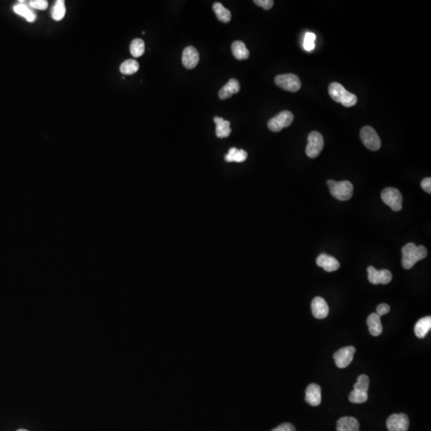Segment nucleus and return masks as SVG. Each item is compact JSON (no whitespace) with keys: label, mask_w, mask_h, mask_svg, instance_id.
<instances>
[{"label":"nucleus","mask_w":431,"mask_h":431,"mask_svg":"<svg viewBox=\"0 0 431 431\" xmlns=\"http://www.w3.org/2000/svg\"><path fill=\"white\" fill-rule=\"evenodd\" d=\"M431 328V316H427V317L422 318L419 319V321L417 322L414 327V333L416 335L417 337L419 339H423L427 336V333L429 332Z\"/></svg>","instance_id":"obj_20"},{"label":"nucleus","mask_w":431,"mask_h":431,"mask_svg":"<svg viewBox=\"0 0 431 431\" xmlns=\"http://www.w3.org/2000/svg\"><path fill=\"white\" fill-rule=\"evenodd\" d=\"M31 7L37 10H46L48 6V2L46 0H31L29 2Z\"/></svg>","instance_id":"obj_31"},{"label":"nucleus","mask_w":431,"mask_h":431,"mask_svg":"<svg viewBox=\"0 0 431 431\" xmlns=\"http://www.w3.org/2000/svg\"><path fill=\"white\" fill-rule=\"evenodd\" d=\"M368 280L373 284H387L392 279L391 272L387 269L377 270L374 267L370 266L368 268Z\"/></svg>","instance_id":"obj_11"},{"label":"nucleus","mask_w":431,"mask_h":431,"mask_svg":"<svg viewBox=\"0 0 431 431\" xmlns=\"http://www.w3.org/2000/svg\"><path fill=\"white\" fill-rule=\"evenodd\" d=\"M368 325L369 332L373 336H378L382 334L383 326L381 323V318L377 313H372L368 318Z\"/></svg>","instance_id":"obj_19"},{"label":"nucleus","mask_w":431,"mask_h":431,"mask_svg":"<svg viewBox=\"0 0 431 431\" xmlns=\"http://www.w3.org/2000/svg\"><path fill=\"white\" fill-rule=\"evenodd\" d=\"M216 124V135L219 138H228L230 135L232 129L230 128V122L224 120L220 117L214 118Z\"/></svg>","instance_id":"obj_17"},{"label":"nucleus","mask_w":431,"mask_h":431,"mask_svg":"<svg viewBox=\"0 0 431 431\" xmlns=\"http://www.w3.org/2000/svg\"><path fill=\"white\" fill-rule=\"evenodd\" d=\"M331 194L339 201H348L353 195V185L348 181L335 182L328 180L327 182Z\"/></svg>","instance_id":"obj_3"},{"label":"nucleus","mask_w":431,"mask_h":431,"mask_svg":"<svg viewBox=\"0 0 431 431\" xmlns=\"http://www.w3.org/2000/svg\"><path fill=\"white\" fill-rule=\"evenodd\" d=\"M254 3L268 11L273 7L274 2L273 0H255Z\"/></svg>","instance_id":"obj_32"},{"label":"nucleus","mask_w":431,"mask_h":431,"mask_svg":"<svg viewBox=\"0 0 431 431\" xmlns=\"http://www.w3.org/2000/svg\"><path fill=\"white\" fill-rule=\"evenodd\" d=\"M360 138L364 146L371 151H377L381 147V140L373 127L366 125L360 131Z\"/></svg>","instance_id":"obj_4"},{"label":"nucleus","mask_w":431,"mask_h":431,"mask_svg":"<svg viewBox=\"0 0 431 431\" xmlns=\"http://www.w3.org/2000/svg\"><path fill=\"white\" fill-rule=\"evenodd\" d=\"M139 70V63L134 60H128L123 62L120 66V71L125 75L135 74Z\"/></svg>","instance_id":"obj_25"},{"label":"nucleus","mask_w":431,"mask_h":431,"mask_svg":"<svg viewBox=\"0 0 431 431\" xmlns=\"http://www.w3.org/2000/svg\"><path fill=\"white\" fill-rule=\"evenodd\" d=\"M232 52L237 60H246L249 57V51L241 41H236L232 44Z\"/></svg>","instance_id":"obj_21"},{"label":"nucleus","mask_w":431,"mask_h":431,"mask_svg":"<svg viewBox=\"0 0 431 431\" xmlns=\"http://www.w3.org/2000/svg\"><path fill=\"white\" fill-rule=\"evenodd\" d=\"M315 34L311 32H307L304 41V48L307 51H311L315 48Z\"/></svg>","instance_id":"obj_30"},{"label":"nucleus","mask_w":431,"mask_h":431,"mask_svg":"<svg viewBox=\"0 0 431 431\" xmlns=\"http://www.w3.org/2000/svg\"><path fill=\"white\" fill-rule=\"evenodd\" d=\"M13 9L16 14L20 15L22 17L25 18L29 23H33L37 19L35 14L33 12L31 9L29 8L24 3H17L14 6Z\"/></svg>","instance_id":"obj_23"},{"label":"nucleus","mask_w":431,"mask_h":431,"mask_svg":"<svg viewBox=\"0 0 431 431\" xmlns=\"http://www.w3.org/2000/svg\"><path fill=\"white\" fill-rule=\"evenodd\" d=\"M316 264L318 266L323 268L326 272L332 273L338 270L340 267V264L336 258L328 256L327 254H321L316 259Z\"/></svg>","instance_id":"obj_14"},{"label":"nucleus","mask_w":431,"mask_h":431,"mask_svg":"<svg viewBox=\"0 0 431 431\" xmlns=\"http://www.w3.org/2000/svg\"><path fill=\"white\" fill-rule=\"evenodd\" d=\"M276 84L284 91L297 92L301 87V82L297 75L294 74H280L275 78Z\"/></svg>","instance_id":"obj_7"},{"label":"nucleus","mask_w":431,"mask_h":431,"mask_svg":"<svg viewBox=\"0 0 431 431\" xmlns=\"http://www.w3.org/2000/svg\"><path fill=\"white\" fill-rule=\"evenodd\" d=\"M323 146L324 141L321 133L317 131H311L308 138V145L305 150L307 156L311 158L317 157L323 150Z\"/></svg>","instance_id":"obj_5"},{"label":"nucleus","mask_w":431,"mask_h":431,"mask_svg":"<svg viewBox=\"0 0 431 431\" xmlns=\"http://www.w3.org/2000/svg\"><path fill=\"white\" fill-rule=\"evenodd\" d=\"M401 264L405 269H412L414 264L427 257V250L424 246H416L415 244H406L401 248Z\"/></svg>","instance_id":"obj_1"},{"label":"nucleus","mask_w":431,"mask_h":431,"mask_svg":"<svg viewBox=\"0 0 431 431\" xmlns=\"http://www.w3.org/2000/svg\"><path fill=\"white\" fill-rule=\"evenodd\" d=\"M355 347L349 346L343 347L336 351L333 355L336 364L339 368H347L349 364L353 360L354 355L355 353Z\"/></svg>","instance_id":"obj_10"},{"label":"nucleus","mask_w":431,"mask_h":431,"mask_svg":"<svg viewBox=\"0 0 431 431\" xmlns=\"http://www.w3.org/2000/svg\"><path fill=\"white\" fill-rule=\"evenodd\" d=\"M359 431V422L353 417H342L337 422V431Z\"/></svg>","instance_id":"obj_18"},{"label":"nucleus","mask_w":431,"mask_h":431,"mask_svg":"<svg viewBox=\"0 0 431 431\" xmlns=\"http://www.w3.org/2000/svg\"><path fill=\"white\" fill-rule=\"evenodd\" d=\"M381 197L383 202L390 206L393 211L398 212L401 210L402 196L397 188L391 187L385 188L381 193Z\"/></svg>","instance_id":"obj_6"},{"label":"nucleus","mask_w":431,"mask_h":431,"mask_svg":"<svg viewBox=\"0 0 431 431\" xmlns=\"http://www.w3.org/2000/svg\"><path fill=\"white\" fill-rule=\"evenodd\" d=\"M272 431H296V428L291 423H283Z\"/></svg>","instance_id":"obj_34"},{"label":"nucleus","mask_w":431,"mask_h":431,"mask_svg":"<svg viewBox=\"0 0 431 431\" xmlns=\"http://www.w3.org/2000/svg\"><path fill=\"white\" fill-rule=\"evenodd\" d=\"M368 400V392H364L359 390L354 389L349 395V400L352 403H364Z\"/></svg>","instance_id":"obj_28"},{"label":"nucleus","mask_w":431,"mask_h":431,"mask_svg":"<svg viewBox=\"0 0 431 431\" xmlns=\"http://www.w3.org/2000/svg\"><path fill=\"white\" fill-rule=\"evenodd\" d=\"M240 83L237 79L231 78L224 87L219 91V97L220 99L224 100L232 97L233 94L238 93L240 91Z\"/></svg>","instance_id":"obj_16"},{"label":"nucleus","mask_w":431,"mask_h":431,"mask_svg":"<svg viewBox=\"0 0 431 431\" xmlns=\"http://www.w3.org/2000/svg\"><path fill=\"white\" fill-rule=\"evenodd\" d=\"M200 60V55L197 49L193 47H187L182 53V64L188 70L196 67Z\"/></svg>","instance_id":"obj_12"},{"label":"nucleus","mask_w":431,"mask_h":431,"mask_svg":"<svg viewBox=\"0 0 431 431\" xmlns=\"http://www.w3.org/2000/svg\"><path fill=\"white\" fill-rule=\"evenodd\" d=\"M66 15V6H65V2L63 0H59L55 2V4L54 5L52 11H51V15L56 21H61L62 19H63L64 16Z\"/></svg>","instance_id":"obj_26"},{"label":"nucleus","mask_w":431,"mask_h":431,"mask_svg":"<svg viewBox=\"0 0 431 431\" xmlns=\"http://www.w3.org/2000/svg\"><path fill=\"white\" fill-rule=\"evenodd\" d=\"M410 422L405 414H391L387 421V429L389 431H407Z\"/></svg>","instance_id":"obj_9"},{"label":"nucleus","mask_w":431,"mask_h":431,"mask_svg":"<svg viewBox=\"0 0 431 431\" xmlns=\"http://www.w3.org/2000/svg\"><path fill=\"white\" fill-rule=\"evenodd\" d=\"M421 187L425 192L431 193V178H424L421 182Z\"/></svg>","instance_id":"obj_35"},{"label":"nucleus","mask_w":431,"mask_h":431,"mask_svg":"<svg viewBox=\"0 0 431 431\" xmlns=\"http://www.w3.org/2000/svg\"><path fill=\"white\" fill-rule=\"evenodd\" d=\"M390 310H391V308H390L389 305H387V304H380L377 307V314L379 316H382V315H386L389 312Z\"/></svg>","instance_id":"obj_33"},{"label":"nucleus","mask_w":431,"mask_h":431,"mask_svg":"<svg viewBox=\"0 0 431 431\" xmlns=\"http://www.w3.org/2000/svg\"><path fill=\"white\" fill-rule=\"evenodd\" d=\"M293 120L294 116L292 113L288 110H284L271 119L268 123V127L271 131H281L283 128L290 126Z\"/></svg>","instance_id":"obj_8"},{"label":"nucleus","mask_w":431,"mask_h":431,"mask_svg":"<svg viewBox=\"0 0 431 431\" xmlns=\"http://www.w3.org/2000/svg\"><path fill=\"white\" fill-rule=\"evenodd\" d=\"M328 92L335 102L342 104L345 107H351L357 103L356 95L347 91L340 83H331L328 88Z\"/></svg>","instance_id":"obj_2"},{"label":"nucleus","mask_w":431,"mask_h":431,"mask_svg":"<svg viewBox=\"0 0 431 431\" xmlns=\"http://www.w3.org/2000/svg\"><path fill=\"white\" fill-rule=\"evenodd\" d=\"M214 11L215 12L216 16L220 22L227 24L229 23L232 18L230 11H228V9L225 8L222 3L220 2H215L213 6Z\"/></svg>","instance_id":"obj_24"},{"label":"nucleus","mask_w":431,"mask_h":431,"mask_svg":"<svg viewBox=\"0 0 431 431\" xmlns=\"http://www.w3.org/2000/svg\"><path fill=\"white\" fill-rule=\"evenodd\" d=\"M369 383H370V379L368 378V375L361 374L358 378L357 383L354 385V389L359 390V391H364V392H368V388H369Z\"/></svg>","instance_id":"obj_29"},{"label":"nucleus","mask_w":431,"mask_h":431,"mask_svg":"<svg viewBox=\"0 0 431 431\" xmlns=\"http://www.w3.org/2000/svg\"><path fill=\"white\" fill-rule=\"evenodd\" d=\"M305 400L312 406H317L321 403V388L319 385L311 383L307 387Z\"/></svg>","instance_id":"obj_15"},{"label":"nucleus","mask_w":431,"mask_h":431,"mask_svg":"<svg viewBox=\"0 0 431 431\" xmlns=\"http://www.w3.org/2000/svg\"><path fill=\"white\" fill-rule=\"evenodd\" d=\"M27 431V430L21 429V430H19V431Z\"/></svg>","instance_id":"obj_36"},{"label":"nucleus","mask_w":431,"mask_h":431,"mask_svg":"<svg viewBox=\"0 0 431 431\" xmlns=\"http://www.w3.org/2000/svg\"><path fill=\"white\" fill-rule=\"evenodd\" d=\"M311 311L316 319H325L329 313V307L324 299L317 296L311 302Z\"/></svg>","instance_id":"obj_13"},{"label":"nucleus","mask_w":431,"mask_h":431,"mask_svg":"<svg viewBox=\"0 0 431 431\" xmlns=\"http://www.w3.org/2000/svg\"><path fill=\"white\" fill-rule=\"evenodd\" d=\"M129 50L133 57H141L145 52V42L141 38H135L132 41Z\"/></svg>","instance_id":"obj_27"},{"label":"nucleus","mask_w":431,"mask_h":431,"mask_svg":"<svg viewBox=\"0 0 431 431\" xmlns=\"http://www.w3.org/2000/svg\"><path fill=\"white\" fill-rule=\"evenodd\" d=\"M247 157V153L243 150H237V148H231L224 159L227 162H244Z\"/></svg>","instance_id":"obj_22"}]
</instances>
